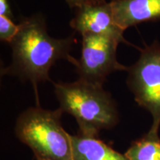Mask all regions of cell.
<instances>
[{"mask_svg":"<svg viewBox=\"0 0 160 160\" xmlns=\"http://www.w3.org/2000/svg\"><path fill=\"white\" fill-rule=\"evenodd\" d=\"M128 160H160V138L158 131H150L133 142L125 152Z\"/></svg>","mask_w":160,"mask_h":160,"instance_id":"9c48e42d","label":"cell"},{"mask_svg":"<svg viewBox=\"0 0 160 160\" xmlns=\"http://www.w3.org/2000/svg\"><path fill=\"white\" fill-rule=\"evenodd\" d=\"M116 23L122 31L160 20V0H109Z\"/></svg>","mask_w":160,"mask_h":160,"instance_id":"52a82bcc","label":"cell"},{"mask_svg":"<svg viewBox=\"0 0 160 160\" xmlns=\"http://www.w3.org/2000/svg\"><path fill=\"white\" fill-rule=\"evenodd\" d=\"M19 24V33L10 44L13 61L2 70L4 74L17 76L36 88L38 83L50 81V69L58 60L66 59L77 65L78 60L70 54L74 38L51 37L42 15L25 18Z\"/></svg>","mask_w":160,"mask_h":160,"instance_id":"6da1fadb","label":"cell"},{"mask_svg":"<svg viewBox=\"0 0 160 160\" xmlns=\"http://www.w3.org/2000/svg\"><path fill=\"white\" fill-rule=\"evenodd\" d=\"M53 85L59 108L75 118L80 134L97 137L100 131L111 128L119 122L115 101L102 85L79 79Z\"/></svg>","mask_w":160,"mask_h":160,"instance_id":"7a4b0ae2","label":"cell"},{"mask_svg":"<svg viewBox=\"0 0 160 160\" xmlns=\"http://www.w3.org/2000/svg\"><path fill=\"white\" fill-rule=\"evenodd\" d=\"M0 16H3L12 20L13 19V13L8 0H0Z\"/></svg>","mask_w":160,"mask_h":160,"instance_id":"8fae6325","label":"cell"},{"mask_svg":"<svg viewBox=\"0 0 160 160\" xmlns=\"http://www.w3.org/2000/svg\"><path fill=\"white\" fill-rule=\"evenodd\" d=\"M62 111L30 108L16 122L15 133L37 160H73L71 135L61 125Z\"/></svg>","mask_w":160,"mask_h":160,"instance_id":"3957f363","label":"cell"},{"mask_svg":"<svg viewBox=\"0 0 160 160\" xmlns=\"http://www.w3.org/2000/svg\"><path fill=\"white\" fill-rule=\"evenodd\" d=\"M90 1H92V0H66V2L68 4L70 7L74 8L79 5H82V4L88 2Z\"/></svg>","mask_w":160,"mask_h":160,"instance_id":"7c38bea8","label":"cell"},{"mask_svg":"<svg viewBox=\"0 0 160 160\" xmlns=\"http://www.w3.org/2000/svg\"><path fill=\"white\" fill-rule=\"evenodd\" d=\"M20 30V24L16 25L13 20L0 16V39L11 44Z\"/></svg>","mask_w":160,"mask_h":160,"instance_id":"30bf717a","label":"cell"},{"mask_svg":"<svg viewBox=\"0 0 160 160\" xmlns=\"http://www.w3.org/2000/svg\"><path fill=\"white\" fill-rule=\"evenodd\" d=\"M127 84L138 105L153 118L151 130L160 125V44L154 42L142 50L138 61L128 68Z\"/></svg>","mask_w":160,"mask_h":160,"instance_id":"277c9868","label":"cell"},{"mask_svg":"<svg viewBox=\"0 0 160 160\" xmlns=\"http://www.w3.org/2000/svg\"><path fill=\"white\" fill-rule=\"evenodd\" d=\"M82 37L81 57L77 71L79 80L97 85H103L108 76L117 71H128L117 59L119 39L103 35L87 33Z\"/></svg>","mask_w":160,"mask_h":160,"instance_id":"5b68a950","label":"cell"},{"mask_svg":"<svg viewBox=\"0 0 160 160\" xmlns=\"http://www.w3.org/2000/svg\"><path fill=\"white\" fill-rule=\"evenodd\" d=\"M71 141L73 160H128L97 137L79 133L71 135Z\"/></svg>","mask_w":160,"mask_h":160,"instance_id":"ba28073f","label":"cell"},{"mask_svg":"<svg viewBox=\"0 0 160 160\" xmlns=\"http://www.w3.org/2000/svg\"><path fill=\"white\" fill-rule=\"evenodd\" d=\"M75 9L70 25L82 36L87 33L108 36L128 43L123 37L124 31L116 23L110 2L92 0Z\"/></svg>","mask_w":160,"mask_h":160,"instance_id":"8992f818","label":"cell"}]
</instances>
